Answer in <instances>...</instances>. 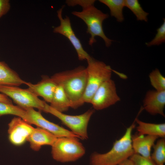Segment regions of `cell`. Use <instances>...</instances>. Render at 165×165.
<instances>
[{
    "label": "cell",
    "instance_id": "obj_1",
    "mask_svg": "<svg viewBox=\"0 0 165 165\" xmlns=\"http://www.w3.org/2000/svg\"><path fill=\"white\" fill-rule=\"evenodd\" d=\"M51 78L62 88L71 102V108L76 109L80 106V102L86 85V68L79 66L72 70L56 73Z\"/></svg>",
    "mask_w": 165,
    "mask_h": 165
},
{
    "label": "cell",
    "instance_id": "obj_2",
    "mask_svg": "<svg viewBox=\"0 0 165 165\" xmlns=\"http://www.w3.org/2000/svg\"><path fill=\"white\" fill-rule=\"evenodd\" d=\"M136 126L135 119L126 129L123 135L114 143L111 150L106 153L95 152L90 158L91 165H118L129 159L134 152L132 145L131 136Z\"/></svg>",
    "mask_w": 165,
    "mask_h": 165
},
{
    "label": "cell",
    "instance_id": "obj_3",
    "mask_svg": "<svg viewBox=\"0 0 165 165\" xmlns=\"http://www.w3.org/2000/svg\"><path fill=\"white\" fill-rule=\"evenodd\" d=\"M72 14L81 19L86 24L87 33L91 35L89 41L90 45L92 46L96 42L95 37L97 36L100 37L103 40L107 47L111 45L113 40L106 36L102 27L104 20L109 17L108 14L98 9L94 4L82 8L81 11H73Z\"/></svg>",
    "mask_w": 165,
    "mask_h": 165
},
{
    "label": "cell",
    "instance_id": "obj_4",
    "mask_svg": "<svg viewBox=\"0 0 165 165\" xmlns=\"http://www.w3.org/2000/svg\"><path fill=\"white\" fill-rule=\"evenodd\" d=\"M88 65L86 85L80 102V106L85 103H90L99 86L105 81L111 79L113 70L102 61L91 57L87 61Z\"/></svg>",
    "mask_w": 165,
    "mask_h": 165
},
{
    "label": "cell",
    "instance_id": "obj_5",
    "mask_svg": "<svg viewBox=\"0 0 165 165\" xmlns=\"http://www.w3.org/2000/svg\"><path fill=\"white\" fill-rule=\"evenodd\" d=\"M51 147L53 159L61 163L75 161L85 153V148L77 138H58Z\"/></svg>",
    "mask_w": 165,
    "mask_h": 165
},
{
    "label": "cell",
    "instance_id": "obj_6",
    "mask_svg": "<svg viewBox=\"0 0 165 165\" xmlns=\"http://www.w3.org/2000/svg\"><path fill=\"white\" fill-rule=\"evenodd\" d=\"M43 111L57 118L79 138L84 140L88 139V124L94 112V109H89L79 115H70L55 110L46 103Z\"/></svg>",
    "mask_w": 165,
    "mask_h": 165
},
{
    "label": "cell",
    "instance_id": "obj_7",
    "mask_svg": "<svg viewBox=\"0 0 165 165\" xmlns=\"http://www.w3.org/2000/svg\"><path fill=\"white\" fill-rule=\"evenodd\" d=\"M0 92L11 98L17 106L24 109L36 108L44 111L46 103L28 89L17 86L0 85Z\"/></svg>",
    "mask_w": 165,
    "mask_h": 165
},
{
    "label": "cell",
    "instance_id": "obj_8",
    "mask_svg": "<svg viewBox=\"0 0 165 165\" xmlns=\"http://www.w3.org/2000/svg\"><path fill=\"white\" fill-rule=\"evenodd\" d=\"M116 84L111 79L104 82L93 96L90 103L94 110H101L107 108L120 101Z\"/></svg>",
    "mask_w": 165,
    "mask_h": 165
},
{
    "label": "cell",
    "instance_id": "obj_9",
    "mask_svg": "<svg viewBox=\"0 0 165 165\" xmlns=\"http://www.w3.org/2000/svg\"><path fill=\"white\" fill-rule=\"evenodd\" d=\"M63 6L57 11V16L59 18L60 24L54 28L53 32L59 33L66 37L73 46L75 50L79 60L87 61L91 57L84 49L79 39L76 37L72 27L70 20L69 17L66 16L63 18L62 16Z\"/></svg>",
    "mask_w": 165,
    "mask_h": 165
},
{
    "label": "cell",
    "instance_id": "obj_10",
    "mask_svg": "<svg viewBox=\"0 0 165 165\" xmlns=\"http://www.w3.org/2000/svg\"><path fill=\"white\" fill-rule=\"evenodd\" d=\"M24 109L26 111L28 116L30 124H33L38 127L45 130L57 138L69 137L79 138L71 131L45 118L40 111H36L31 108Z\"/></svg>",
    "mask_w": 165,
    "mask_h": 165
},
{
    "label": "cell",
    "instance_id": "obj_11",
    "mask_svg": "<svg viewBox=\"0 0 165 165\" xmlns=\"http://www.w3.org/2000/svg\"><path fill=\"white\" fill-rule=\"evenodd\" d=\"M31 124L19 117L13 118L8 124V133L10 142L16 146L24 144L34 130Z\"/></svg>",
    "mask_w": 165,
    "mask_h": 165
},
{
    "label": "cell",
    "instance_id": "obj_12",
    "mask_svg": "<svg viewBox=\"0 0 165 165\" xmlns=\"http://www.w3.org/2000/svg\"><path fill=\"white\" fill-rule=\"evenodd\" d=\"M143 109L152 115L160 114L165 117V90L148 91L143 101Z\"/></svg>",
    "mask_w": 165,
    "mask_h": 165
},
{
    "label": "cell",
    "instance_id": "obj_13",
    "mask_svg": "<svg viewBox=\"0 0 165 165\" xmlns=\"http://www.w3.org/2000/svg\"><path fill=\"white\" fill-rule=\"evenodd\" d=\"M28 88L37 96H41L45 101L50 103L52 100L57 84L51 78L44 76L37 83L33 84L26 82Z\"/></svg>",
    "mask_w": 165,
    "mask_h": 165
},
{
    "label": "cell",
    "instance_id": "obj_14",
    "mask_svg": "<svg viewBox=\"0 0 165 165\" xmlns=\"http://www.w3.org/2000/svg\"><path fill=\"white\" fill-rule=\"evenodd\" d=\"M158 138L151 135H140L138 134L132 135V147L134 153L147 158L151 159V149Z\"/></svg>",
    "mask_w": 165,
    "mask_h": 165
},
{
    "label": "cell",
    "instance_id": "obj_15",
    "mask_svg": "<svg viewBox=\"0 0 165 165\" xmlns=\"http://www.w3.org/2000/svg\"><path fill=\"white\" fill-rule=\"evenodd\" d=\"M58 138L47 130L41 128H35L28 137L31 148L35 151H38L44 145L52 146Z\"/></svg>",
    "mask_w": 165,
    "mask_h": 165
},
{
    "label": "cell",
    "instance_id": "obj_16",
    "mask_svg": "<svg viewBox=\"0 0 165 165\" xmlns=\"http://www.w3.org/2000/svg\"><path fill=\"white\" fill-rule=\"evenodd\" d=\"M26 82L6 63L0 61V85L18 86Z\"/></svg>",
    "mask_w": 165,
    "mask_h": 165
},
{
    "label": "cell",
    "instance_id": "obj_17",
    "mask_svg": "<svg viewBox=\"0 0 165 165\" xmlns=\"http://www.w3.org/2000/svg\"><path fill=\"white\" fill-rule=\"evenodd\" d=\"M135 119V122L138 125L136 128L138 135H147L165 138V123L155 124L145 123L139 120L137 117Z\"/></svg>",
    "mask_w": 165,
    "mask_h": 165
},
{
    "label": "cell",
    "instance_id": "obj_18",
    "mask_svg": "<svg viewBox=\"0 0 165 165\" xmlns=\"http://www.w3.org/2000/svg\"><path fill=\"white\" fill-rule=\"evenodd\" d=\"M50 103L51 107L63 113L67 111L71 106V102L64 90L59 85L57 86Z\"/></svg>",
    "mask_w": 165,
    "mask_h": 165
},
{
    "label": "cell",
    "instance_id": "obj_19",
    "mask_svg": "<svg viewBox=\"0 0 165 165\" xmlns=\"http://www.w3.org/2000/svg\"><path fill=\"white\" fill-rule=\"evenodd\" d=\"M99 1L108 7L111 15L115 17L117 21L122 22L124 20L123 9L125 7L124 0H100Z\"/></svg>",
    "mask_w": 165,
    "mask_h": 165
},
{
    "label": "cell",
    "instance_id": "obj_20",
    "mask_svg": "<svg viewBox=\"0 0 165 165\" xmlns=\"http://www.w3.org/2000/svg\"><path fill=\"white\" fill-rule=\"evenodd\" d=\"M6 115L16 116L29 123V117L25 109L13 104L0 102V117Z\"/></svg>",
    "mask_w": 165,
    "mask_h": 165
},
{
    "label": "cell",
    "instance_id": "obj_21",
    "mask_svg": "<svg viewBox=\"0 0 165 165\" xmlns=\"http://www.w3.org/2000/svg\"><path fill=\"white\" fill-rule=\"evenodd\" d=\"M153 151L151 158L157 165H164L165 163V139L158 140L152 147Z\"/></svg>",
    "mask_w": 165,
    "mask_h": 165
},
{
    "label": "cell",
    "instance_id": "obj_22",
    "mask_svg": "<svg viewBox=\"0 0 165 165\" xmlns=\"http://www.w3.org/2000/svg\"><path fill=\"white\" fill-rule=\"evenodd\" d=\"M125 6L132 12L138 20L147 22L149 13L143 10L138 0H125Z\"/></svg>",
    "mask_w": 165,
    "mask_h": 165
},
{
    "label": "cell",
    "instance_id": "obj_23",
    "mask_svg": "<svg viewBox=\"0 0 165 165\" xmlns=\"http://www.w3.org/2000/svg\"><path fill=\"white\" fill-rule=\"evenodd\" d=\"M149 78L151 85L156 90H165V78L158 69L153 70L150 73Z\"/></svg>",
    "mask_w": 165,
    "mask_h": 165
},
{
    "label": "cell",
    "instance_id": "obj_24",
    "mask_svg": "<svg viewBox=\"0 0 165 165\" xmlns=\"http://www.w3.org/2000/svg\"><path fill=\"white\" fill-rule=\"evenodd\" d=\"M160 26L157 29V33L155 36L151 41L145 43L148 47L158 46L165 42V19Z\"/></svg>",
    "mask_w": 165,
    "mask_h": 165
},
{
    "label": "cell",
    "instance_id": "obj_25",
    "mask_svg": "<svg viewBox=\"0 0 165 165\" xmlns=\"http://www.w3.org/2000/svg\"><path fill=\"white\" fill-rule=\"evenodd\" d=\"M129 159L134 165H157L152 159L146 158L137 153H134Z\"/></svg>",
    "mask_w": 165,
    "mask_h": 165
},
{
    "label": "cell",
    "instance_id": "obj_26",
    "mask_svg": "<svg viewBox=\"0 0 165 165\" xmlns=\"http://www.w3.org/2000/svg\"><path fill=\"white\" fill-rule=\"evenodd\" d=\"M96 1L94 0H66V3L69 6H73L77 5H79L82 8L86 7L89 6L94 5Z\"/></svg>",
    "mask_w": 165,
    "mask_h": 165
},
{
    "label": "cell",
    "instance_id": "obj_27",
    "mask_svg": "<svg viewBox=\"0 0 165 165\" xmlns=\"http://www.w3.org/2000/svg\"><path fill=\"white\" fill-rule=\"evenodd\" d=\"M10 8L9 1L0 0V18L9 11Z\"/></svg>",
    "mask_w": 165,
    "mask_h": 165
},
{
    "label": "cell",
    "instance_id": "obj_28",
    "mask_svg": "<svg viewBox=\"0 0 165 165\" xmlns=\"http://www.w3.org/2000/svg\"><path fill=\"white\" fill-rule=\"evenodd\" d=\"M0 102L13 104L11 100L7 96L3 94L0 93Z\"/></svg>",
    "mask_w": 165,
    "mask_h": 165
},
{
    "label": "cell",
    "instance_id": "obj_29",
    "mask_svg": "<svg viewBox=\"0 0 165 165\" xmlns=\"http://www.w3.org/2000/svg\"><path fill=\"white\" fill-rule=\"evenodd\" d=\"M118 165H134L132 161L129 158L123 161Z\"/></svg>",
    "mask_w": 165,
    "mask_h": 165
}]
</instances>
